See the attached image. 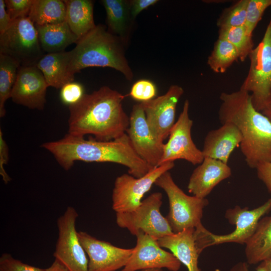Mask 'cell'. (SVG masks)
I'll use <instances>...</instances> for the list:
<instances>
[{
	"label": "cell",
	"mask_w": 271,
	"mask_h": 271,
	"mask_svg": "<svg viewBox=\"0 0 271 271\" xmlns=\"http://www.w3.org/2000/svg\"><path fill=\"white\" fill-rule=\"evenodd\" d=\"M42 147L49 152L65 170H70L74 162H111L128 168L129 175L141 178L154 168L134 151L126 133L109 141H98L92 137L66 134L63 138L44 143Z\"/></svg>",
	"instance_id": "6da1fadb"
},
{
	"label": "cell",
	"mask_w": 271,
	"mask_h": 271,
	"mask_svg": "<svg viewBox=\"0 0 271 271\" xmlns=\"http://www.w3.org/2000/svg\"><path fill=\"white\" fill-rule=\"evenodd\" d=\"M125 96L107 86L85 94L76 104L69 106L68 133L87 134L101 141L116 139L126 133L129 117L122 107Z\"/></svg>",
	"instance_id": "7a4b0ae2"
},
{
	"label": "cell",
	"mask_w": 271,
	"mask_h": 271,
	"mask_svg": "<svg viewBox=\"0 0 271 271\" xmlns=\"http://www.w3.org/2000/svg\"><path fill=\"white\" fill-rule=\"evenodd\" d=\"M218 110L222 123H233L240 132L241 151L248 166L256 169L271 160V121L254 106L251 94L238 90L220 94Z\"/></svg>",
	"instance_id": "3957f363"
},
{
	"label": "cell",
	"mask_w": 271,
	"mask_h": 271,
	"mask_svg": "<svg viewBox=\"0 0 271 271\" xmlns=\"http://www.w3.org/2000/svg\"><path fill=\"white\" fill-rule=\"evenodd\" d=\"M125 46L105 26L99 24L80 38L72 50L62 52L63 63L73 80L75 74L82 69L98 67L114 69L131 81L133 74L125 57Z\"/></svg>",
	"instance_id": "277c9868"
},
{
	"label": "cell",
	"mask_w": 271,
	"mask_h": 271,
	"mask_svg": "<svg viewBox=\"0 0 271 271\" xmlns=\"http://www.w3.org/2000/svg\"><path fill=\"white\" fill-rule=\"evenodd\" d=\"M155 184L164 190L168 198L169 211L166 218L174 233L202 224L203 209L209 204L206 198L187 195L175 183L169 171L158 178Z\"/></svg>",
	"instance_id": "5b68a950"
},
{
	"label": "cell",
	"mask_w": 271,
	"mask_h": 271,
	"mask_svg": "<svg viewBox=\"0 0 271 271\" xmlns=\"http://www.w3.org/2000/svg\"><path fill=\"white\" fill-rule=\"evenodd\" d=\"M248 57L249 68L239 89L251 94L254 107L261 112L271 98V17L262 40Z\"/></svg>",
	"instance_id": "8992f818"
},
{
	"label": "cell",
	"mask_w": 271,
	"mask_h": 271,
	"mask_svg": "<svg viewBox=\"0 0 271 271\" xmlns=\"http://www.w3.org/2000/svg\"><path fill=\"white\" fill-rule=\"evenodd\" d=\"M44 52L36 28L28 17L13 21L0 34V54L12 57L21 66H36Z\"/></svg>",
	"instance_id": "52a82bcc"
},
{
	"label": "cell",
	"mask_w": 271,
	"mask_h": 271,
	"mask_svg": "<svg viewBox=\"0 0 271 271\" xmlns=\"http://www.w3.org/2000/svg\"><path fill=\"white\" fill-rule=\"evenodd\" d=\"M162 194L154 192L142 201L136 209L128 212L116 213V222L127 229L133 235L142 232L158 240L173 234L169 224L161 213Z\"/></svg>",
	"instance_id": "ba28073f"
},
{
	"label": "cell",
	"mask_w": 271,
	"mask_h": 271,
	"mask_svg": "<svg viewBox=\"0 0 271 271\" xmlns=\"http://www.w3.org/2000/svg\"><path fill=\"white\" fill-rule=\"evenodd\" d=\"M78 217L76 209L69 206L58 218V236L54 256L69 271H89L88 258L76 229Z\"/></svg>",
	"instance_id": "9c48e42d"
},
{
	"label": "cell",
	"mask_w": 271,
	"mask_h": 271,
	"mask_svg": "<svg viewBox=\"0 0 271 271\" xmlns=\"http://www.w3.org/2000/svg\"><path fill=\"white\" fill-rule=\"evenodd\" d=\"M175 166L174 162L163 164L146 175L136 178L129 174H123L115 180L112 194V208L115 213L131 211L138 207L142 198L163 174L169 171Z\"/></svg>",
	"instance_id": "30bf717a"
},
{
	"label": "cell",
	"mask_w": 271,
	"mask_h": 271,
	"mask_svg": "<svg viewBox=\"0 0 271 271\" xmlns=\"http://www.w3.org/2000/svg\"><path fill=\"white\" fill-rule=\"evenodd\" d=\"M271 210V197L261 206L249 210L236 205L228 209L224 217L229 224L235 226L231 233L225 235H216L206 229L202 238L204 248L224 243H236L244 244L253 234L261 217Z\"/></svg>",
	"instance_id": "8fae6325"
},
{
	"label": "cell",
	"mask_w": 271,
	"mask_h": 271,
	"mask_svg": "<svg viewBox=\"0 0 271 271\" xmlns=\"http://www.w3.org/2000/svg\"><path fill=\"white\" fill-rule=\"evenodd\" d=\"M189 101L186 99L177 120L172 127L168 141L164 144L159 166L177 160H184L193 165L200 164L204 157L191 137L193 120L189 115Z\"/></svg>",
	"instance_id": "7c38bea8"
},
{
	"label": "cell",
	"mask_w": 271,
	"mask_h": 271,
	"mask_svg": "<svg viewBox=\"0 0 271 271\" xmlns=\"http://www.w3.org/2000/svg\"><path fill=\"white\" fill-rule=\"evenodd\" d=\"M183 93L181 86L173 85L164 94L141 102L152 133L160 142L169 136L175 123L177 105Z\"/></svg>",
	"instance_id": "4fadbf2b"
},
{
	"label": "cell",
	"mask_w": 271,
	"mask_h": 271,
	"mask_svg": "<svg viewBox=\"0 0 271 271\" xmlns=\"http://www.w3.org/2000/svg\"><path fill=\"white\" fill-rule=\"evenodd\" d=\"M133 251L121 271H137L166 268L178 271L181 263L172 253L164 250L158 240L142 232L136 235Z\"/></svg>",
	"instance_id": "5bb4252c"
},
{
	"label": "cell",
	"mask_w": 271,
	"mask_h": 271,
	"mask_svg": "<svg viewBox=\"0 0 271 271\" xmlns=\"http://www.w3.org/2000/svg\"><path fill=\"white\" fill-rule=\"evenodd\" d=\"M126 133L139 157L154 169L159 166L164 143L157 140L152 133L141 103L133 106Z\"/></svg>",
	"instance_id": "9a60e30c"
},
{
	"label": "cell",
	"mask_w": 271,
	"mask_h": 271,
	"mask_svg": "<svg viewBox=\"0 0 271 271\" xmlns=\"http://www.w3.org/2000/svg\"><path fill=\"white\" fill-rule=\"evenodd\" d=\"M78 234L88 258L89 271H116L122 268L133 251V248L117 247L86 232L79 231Z\"/></svg>",
	"instance_id": "2e32d148"
},
{
	"label": "cell",
	"mask_w": 271,
	"mask_h": 271,
	"mask_svg": "<svg viewBox=\"0 0 271 271\" xmlns=\"http://www.w3.org/2000/svg\"><path fill=\"white\" fill-rule=\"evenodd\" d=\"M48 87L43 74L36 66H21L11 98L18 104L42 110L46 102Z\"/></svg>",
	"instance_id": "e0dca14e"
},
{
	"label": "cell",
	"mask_w": 271,
	"mask_h": 271,
	"mask_svg": "<svg viewBox=\"0 0 271 271\" xmlns=\"http://www.w3.org/2000/svg\"><path fill=\"white\" fill-rule=\"evenodd\" d=\"M231 175L228 164L220 161L204 158L203 162L193 171L187 188L193 196L206 198L214 188Z\"/></svg>",
	"instance_id": "ac0fdd59"
},
{
	"label": "cell",
	"mask_w": 271,
	"mask_h": 271,
	"mask_svg": "<svg viewBox=\"0 0 271 271\" xmlns=\"http://www.w3.org/2000/svg\"><path fill=\"white\" fill-rule=\"evenodd\" d=\"M242 137L232 123L225 122L220 127L209 131L206 136L202 151L204 158H209L227 164L234 149L240 146Z\"/></svg>",
	"instance_id": "d6986e66"
},
{
	"label": "cell",
	"mask_w": 271,
	"mask_h": 271,
	"mask_svg": "<svg viewBox=\"0 0 271 271\" xmlns=\"http://www.w3.org/2000/svg\"><path fill=\"white\" fill-rule=\"evenodd\" d=\"M194 230L195 228H187L158 240L160 246L169 249L186 266L188 271H201L198 266L200 254L195 242Z\"/></svg>",
	"instance_id": "ffe728a7"
},
{
	"label": "cell",
	"mask_w": 271,
	"mask_h": 271,
	"mask_svg": "<svg viewBox=\"0 0 271 271\" xmlns=\"http://www.w3.org/2000/svg\"><path fill=\"white\" fill-rule=\"evenodd\" d=\"M35 26L42 49L47 53L64 52L67 47L76 44L79 40L66 21L55 24Z\"/></svg>",
	"instance_id": "44dd1931"
},
{
	"label": "cell",
	"mask_w": 271,
	"mask_h": 271,
	"mask_svg": "<svg viewBox=\"0 0 271 271\" xmlns=\"http://www.w3.org/2000/svg\"><path fill=\"white\" fill-rule=\"evenodd\" d=\"M106 12L108 31L119 37L126 45L130 31L131 18L129 1L102 0Z\"/></svg>",
	"instance_id": "7402d4cb"
},
{
	"label": "cell",
	"mask_w": 271,
	"mask_h": 271,
	"mask_svg": "<svg viewBox=\"0 0 271 271\" xmlns=\"http://www.w3.org/2000/svg\"><path fill=\"white\" fill-rule=\"evenodd\" d=\"M248 264H255L271 255V216L261 218L256 229L245 244Z\"/></svg>",
	"instance_id": "603a6c76"
},
{
	"label": "cell",
	"mask_w": 271,
	"mask_h": 271,
	"mask_svg": "<svg viewBox=\"0 0 271 271\" xmlns=\"http://www.w3.org/2000/svg\"><path fill=\"white\" fill-rule=\"evenodd\" d=\"M63 1L66 6L65 21L72 32L79 39L96 26L93 19V1Z\"/></svg>",
	"instance_id": "cb8c5ba5"
},
{
	"label": "cell",
	"mask_w": 271,
	"mask_h": 271,
	"mask_svg": "<svg viewBox=\"0 0 271 271\" xmlns=\"http://www.w3.org/2000/svg\"><path fill=\"white\" fill-rule=\"evenodd\" d=\"M28 18L36 25L65 21L66 6L61 0H33Z\"/></svg>",
	"instance_id": "d4e9b609"
},
{
	"label": "cell",
	"mask_w": 271,
	"mask_h": 271,
	"mask_svg": "<svg viewBox=\"0 0 271 271\" xmlns=\"http://www.w3.org/2000/svg\"><path fill=\"white\" fill-rule=\"evenodd\" d=\"M42 72L48 86L61 88L74 81L67 74L62 60V52L44 55L36 65Z\"/></svg>",
	"instance_id": "484cf974"
},
{
	"label": "cell",
	"mask_w": 271,
	"mask_h": 271,
	"mask_svg": "<svg viewBox=\"0 0 271 271\" xmlns=\"http://www.w3.org/2000/svg\"><path fill=\"white\" fill-rule=\"evenodd\" d=\"M21 66L12 57L0 54V117L5 116V104L11 98Z\"/></svg>",
	"instance_id": "4316f807"
},
{
	"label": "cell",
	"mask_w": 271,
	"mask_h": 271,
	"mask_svg": "<svg viewBox=\"0 0 271 271\" xmlns=\"http://www.w3.org/2000/svg\"><path fill=\"white\" fill-rule=\"evenodd\" d=\"M239 59L236 48L226 40L218 38L209 56L207 64L217 73H223Z\"/></svg>",
	"instance_id": "83f0119b"
},
{
	"label": "cell",
	"mask_w": 271,
	"mask_h": 271,
	"mask_svg": "<svg viewBox=\"0 0 271 271\" xmlns=\"http://www.w3.org/2000/svg\"><path fill=\"white\" fill-rule=\"evenodd\" d=\"M218 38L226 40L234 46L241 62L245 60L254 48L252 35L248 34L244 25L219 28Z\"/></svg>",
	"instance_id": "f1b7e54d"
},
{
	"label": "cell",
	"mask_w": 271,
	"mask_h": 271,
	"mask_svg": "<svg viewBox=\"0 0 271 271\" xmlns=\"http://www.w3.org/2000/svg\"><path fill=\"white\" fill-rule=\"evenodd\" d=\"M248 2L239 0L224 9L217 21L219 29L244 25Z\"/></svg>",
	"instance_id": "f546056e"
},
{
	"label": "cell",
	"mask_w": 271,
	"mask_h": 271,
	"mask_svg": "<svg viewBox=\"0 0 271 271\" xmlns=\"http://www.w3.org/2000/svg\"><path fill=\"white\" fill-rule=\"evenodd\" d=\"M270 6L271 0H248L244 25L248 34L252 35L264 12Z\"/></svg>",
	"instance_id": "4dcf8cb0"
},
{
	"label": "cell",
	"mask_w": 271,
	"mask_h": 271,
	"mask_svg": "<svg viewBox=\"0 0 271 271\" xmlns=\"http://www.w3.org/2000/svg\"><path fill=\"white\" fill-rule=\"evenodd\" d=\"M156 94V86L153 82L141 79L133 84L129 94L134 100L145 102L154 98Z\"/></svg>",
	"instance_id": "1f68e13d"
},
{
	"label": "cell",
	"mask_w": 271,
	"mask_h": 271,
	"mask_svg": "<svg viewBox=\"0 0 271 271\" xmlns=\"http://www.w3.org/2000/svg\"><path fill=\"white\" fill-rule=\"evenodd\" d=\"M84 94L83 85L78 82L72 81L62 87L60 97L62 103L69 106L78 103Z\"/></svg>",
	"instance_id": "d6a6232c"
},
{
	"label": "cell",
	"mask_w": 271,
	"mask_h": 271,
	"mask_svg": "<svg viewBox=\"0 0 271 271\" xmlns=\"http://www.w3.org/2000/svg\"><path fill=\"white\" fill-rule=\"evenodd\" d=\"M33 0H5L6 8L11 20L27 17Z\"/></svg>",
	"instance_id": "836d02e7"
},
{
	"label": "cell",
	"mask_w": 271,
	"mask_h": 271,
	"mask_svg": "<svg viewBox=\"0 0 271 271\" xmlns=\"http://www.w3.org/2000/svg\"><path fill=\"white\" fill-rule=\"evenodd\" d=\"M0 271H46V268L25 263L11 254L4 253L0 257Z\"/></svg>",
	"instance_id": "e575fe53"
},
{
	"label": "cell",
	"mask_w": 271,
	"mask_h": 271,
	"mask_svg": "<svg viewBox=\"0 0 271 271\" xmlns=\"http://www.w3.org/2000/svg\"><path fill=\"white\" fill-rule=\"evenodd\" d=\"M9 161V148L3 137V133L0 129V174L3 181L8 184L11 180V177L6 172L4 166Z\"/></svg>",
	"instance_id": "d590c367"
},
{
	"label": "cell",
	"mask_w": 271,
	"mask_h": 271,
	"mask_svg": "<svg viewBox=\"0 0 271 271\" xmlns=\"http://www.w3.org/2000/svg\"><path fill=\"white\" fill-rule=\"evenodd\" d=\"M158 0H130L129 1L130 15L133 20L143 10L154 5Z\"/></svg>",
	"instance_id": "8d00e7d4"
},
{
	"label": "cell",
	"mask_w": 271,
	"mask_h": 271,
	"mask_svg": "<svg viewBox=\"0 0 271 271\" xmlns=\"http://www.w3.org/2000/svg\"><path fill=\"white\" fill-rule=\"evenodd\" d=\"M258 178L265 185L271 193V160L259 165L256 169Z\"/></svg>",
	"instance_id": "74e56055"
},
{
	"label": "cell",
	"mask_w": 271,
	"mask_h": 271,
	"mask_svg": "<svg viewBox=\"0 0 271 271\" xmlns=\"http://www.w3.org/2000/svg\"><path fill=\"white\" fill-rule=\"evenodd\" d=\"M12 22L7 12L5 0H0V34L8 29Z\"/></svg>",
	"instance_id": "f35d334b"
},
{
	"label": "cell",
	"mask_w": 271,
	"mask_h": 271,
	"mask_svg": "<svg viewBox=\"0 0 271 271\" xmlns=\"http://www.w3.org/2000/svg\"><path fill=\"white\" fill-rule=\"evenodd\" d=\"M229 271H249L248 263L245 262H239L234 265ZM256 271H264L263 267L259 264L256 268Z\"/></svg>",
	"instance_id": "ab89813d"
},
{
	"label": "cell",
	"mask_w": 271,
	"mask_h": 271,
	"mask_svg": "<svg viewBox=\"0 0 271 271\" xmlns=\"http://www.w3.org/2000/svg\"><path fill=\"white\" fill-rule=\"evenodd\" d=\"M46 271H69L62 263L55 259L50 266L46 268Z\"/></svg>",
	"instance_id": "60d3db41"
},
{
	"label": "cell",
	"mask_w": 271,
	"mask_h": 271,
	"mask_svg": "<svg viewBox=\"0 0 271 271\" xmlns=\"http://www.w3.org/2000/svg\"><path fill=\"white\" fill-rule=\"evenodd\" d=\"M261 112L271 121V98Z\"/></svg>",
	"instance_id": "b9f144b4"
},
{
	"label": "cell",
	"mask_w": 271,
	"mask_h": 271,
	"mask_svg": "<svg viewBox=\"0 0 271 271\" xmlns=\"http://www.w3.org/2000/svg\"><path fill=\"white\" fill-rule=\"evenodd\" d=\"M264 271H271V255L260 263Z\"/></svg>",
	"instance_id": "7bdbcfd3"
},
{
	"label": "cell",
	"mask_w": 271,
	"mask_h": 271,
	"mask_svg": "<svg viewBox=\"0 0 271 271\" xmlns=\"http://www.w3.org/2000/svg\"><path fill=\"white\" fill-rule=\"evenodd\" d=\"M142 271H163L162 269H149L143 270Z\"/></svg>",
	"instance_id": "ee69618b"
}]
</instances>
